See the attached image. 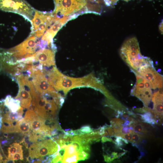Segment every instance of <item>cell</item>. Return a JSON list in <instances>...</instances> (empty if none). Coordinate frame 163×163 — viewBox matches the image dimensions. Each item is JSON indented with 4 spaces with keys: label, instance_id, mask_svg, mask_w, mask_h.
I'll return each instance as SVG.
<instances>
[{
    "label": "cell",
    "instance_id": "cell-1",
    "mask_svg": "<svg viewBox=\"0 0 163 163\" xmlns=\"http://www.w3.org/2000/svg\"><path fill=\"white\" fill-rule=\"evenodd\" d=\"M59 146L58 163H76L88 159L92 142L87 133L74 136L60 135L53 138Z\"/></svg>",
    "mask_w": 163,
    "mask_h": 163
},
{
    "label": "cell",
    "instance_id": "cell-2",
    "mask_svg": "<svg viewBox=\"0 0 163 163\" xmlns=\"http://www.w3.org/2000/svg\"><path fill=\"white\" fill-rule=\"evenodd\" d=\"M50 84L56 90L62 91L66 95L72 89L79 87H89L99 91L104 95L109 92L101 82L92 73L85 76L74 78L66 76L62 73L54 66L44 72Z\"/></svg>",
    "mask_w": 163,
    "mask_h": 163
},
{
    "label": "cell",
    "instance_id": "cell-3",
    "mask_svg": "<svg viewBox=\"0 0 163 163\" xmlns=\"http://www.w3.org/2000/svg\"><path fill=\"white\" fill-rule=\"evenodd\" d=\"M28 86L32 97L31 109L46 120L57 121L58 111L64 102L63 97L59 94L40 93L35 90L32 82Z\"/></svg>",
    "mask_w": 163,
    "mask_h": 163
},
{
    "label": "cell",
    "instance_id": "cell-4",
    "mask_svg": "<svg viewBox=\"0 0 163 163\" xmlns=\"http://www.w3.org/2000/svg\"><path fill=\"white\" fill-rule=\"evenodd\" d=\"M120 54L132 72L136 71L141 66L152 60L150 58L142 55L137 40L135 37L128 39L123 43Z\"/></svg>",
    "mask_w": 163,
    "mask_h": 163
},
{
    "label": "cell",
    "instance_id": "cell-5",
    "mask_svg": "<svg viewBox=\"0 0 163 163\" xmlns=\"http://www.w3.org/2000/svg\"><path fill=\"white\" fill-rule=\"evenodd\" d=\"M59 146L51 138L33 143L29 148L27 160L33 163L47 162L48 158L56 152Z\"/></svg>",
    "mask_w": 163,
    "mask_h": 163
},
{
    "label": "cell",
    "instance_id": "cell-6",
    "mask_svg": "<svg viewBox=\"0 0 163 163\" xmlns=\"http://www.w3.org/2000/svg\"><path fill=\"white\" fill-rule=\"evenodd\" d=\"M25 119L29 123L31 132L46 138L51 137L58 130L50 126L47 121L38 115L32 109H29L25 113Z\"/></svg>",
    "mask_w": 163,
    "mask_h": 163
},
{
    "label": "cell",
    "instance_id": "cell-7",
    "mask_svg": "<svg viewBox=\"0 0 163 163\" xmlns=\"http://www.w3.org/2000/svg\"><path fill=\"white\" fill-rule=\"evenodd\" d=\"M40 40L31 34L24 41L8 51L16 60L18 61L29 57L41 49Z\"/></svg>",
    "mask_w": 163,
    "mask_h": 163
},
{
    "label": "cell",
    "instance_id": "cell-8",
    "mask_svg": "<svg viewBox=\"0 0 163 163\" xmlns=\"http://www.w3.org/2000/svg\"><path fill=\"white\" fill-rule=\"evenodd\" d=\"M59 18L54 13L35 10L34 17L30 21L31 34L38 38L41 37L52 24Z\"/></svg>",
    "mask_w": 163,
    "mask_h": 163
},
{
    "label": "cell",
    "instance_id": "cell-9",
    "mask_svg": "<svg viewBox=\"0 0 163 163\" xmlns=\"http://www.w3.org/2000/svg\"><path fill=\"white\" fill-rule=\"evenodd\" d=\"M0 9L18 14L30 22L35 10L25 0H0Z\"/></svg>",
    "mask_w": 163,
    "mask_h": 163
},
{
    "label": "cell",
    "instance_id": "cell-10",
    "mask_svg": "<svg viewBox=\"0 0 163 163\" xmlns=\"http://www.w3.org/2000/svg\"><path fill=\"white\" fill-rule=\"evenodd\" d=\"M55 8L54 14L57 17L74 15L85 8L87 0H54Z\"/></svg>",
    "mask_w": 163,
    "mask_h": 163
},
{
    "label": "cell",
    "instance_id": "cell-11",
    "mask_svg": "<svg viewBox=\"0 0 163 163\" xmlns=\"http://www.w3.org/2000/svg\"><path fill=\"white\" fill-rule=\"evenodd\" d=\"M136 77V82L131 89L130 94L141 101L144 107H148L150 104L152 91L149 82L144 78L133 72Z\"/></svg>",
    "mask_w": 163,
    "mask_h": 163
},
{
    "label": "cell",
    "instance_id": "cell-12",
    "mask_svg": "<svg viewBox=\"0 0 163 163\" xmlns=\"http://www.w3.org/2000/svg\"><path fill=\"white\" fill-rule=\"evenodd\" d=\"M133 72L147 80L154 90L162 88V76L155 69L153 61L141 66L136 71Z\"/></svg>",
    "mask_w": 163,
    "mask_h": 163
},
{
    "label": "cell",
    "instance_id": "cell-13",
    "mask_svg": "<svg viewBox=\"0 0 163 163\" xmlns=\"http://www.w3.org/2000/svg\"><path fill=\"white\" fill-rule=\"evenodd\" d=\"M35 90L40 93L55 94L58 93L50 83L47 77L42 70H35L31 75Z\"/></svg>",
    "mask_w": 163,
    "mask_h": 163
},
{
    "label": "cell",
    "instance_id": "cell-14",
    "mask_svg": "<svg viewBox=\"0 0 163 163\" xmlns=\"http://www.w3.org/2000/svg\"><path fill=\"white\" fill-rule=\"evenodd\" d=\"M29 78L23 75H20L16 79L19 89L18 95L14 98L19 100L21 106L26 109L30 108L32 102V97L28 85Z\"/></svg>",
    "mask_w": 163,
    "mask_h": 163
},
{
    "label": "cell",
    "instance_id": "cell-15",
    "mask_svg": "<svg viewBox=\"0 0 163 163\" xmlns=\"http://www.w3.org/2000/svg\"><path fill=\"white\" fill-rule=\"evenodd\" d=\"M72 16L73 15L60 18L53 23L41 37L40 40L41 43L46 46L49 45L52 43L53 38L62 27L69 20L74 18Z\"/></svg>",
    "mask_w": 163,
    "mask_h": 163
},
{
    "label": "cell",
    "instance_id": "cell-16",
    "mask_svg": "<svg viewBox=\"0 0 163 163\" xmlns=\"http://www.w3.org/2000/svg\"><path fill=\"white\" fill-rule=\"evenodd\" d=\"M55 50L46 48L37 51L32 55L35 62H39L43 66H55Z\"/></svg>",
    "mask_w": 163,
    "mask_h": 163
},
{
    "label": "cell",
    "instance_id": "cell-17",
    "mask_svg": "<svg viewBox=\"0 0 163 163\" xmlns=\"http://www.w3.org/2000/svg\"><path fill=\"white\" fill-rule=\"evenodd\" d=\"M4 105L11 112H17L21 107L20 101L13 98L10 95H7L5 99H3Z\"/></svg>",
    "mask_w": 163,
    "mask_h": 163
},
{
    "label": "cell",
    "instance_id": "cell-18",
    "mask_svg": "<svg viewBox=\"0 0 163 163\" xmlns=\"http://www.w3.org/2000/svg\"><path fill=\"white\" fill-rule=\"evenodd\" d=\"M18 133L27 135L31 132L30 126L29 123L22 118L18 121Z\"/></svg>",
    "mask_w": 163,
    "mask_h": 163
},
{
    "label": "cell",
    "instance_id": "cell-19",
    "mask_svg": "<svg viewBox=\"0 0 163 163\" xmlns=\"http://www.w3.org/2000/svg\"><path fill=\"white\" fill-rule=\"evenodd\" d=\"M8 156L7 159L11 160L12 156L16 153L23 151L22 145L17 142H14L10 145L8 148Z\"/></svg>",
    "mask_w": 163,
    "mask_h": 163
},
{
    "label": "cell",
    "instance_id": "cell-20",
    "mask_svg": "<svg viewBox=\"0 0 163 163\" xmlns=\"http://www.w3.org/2000/svg\"><path fill=\"white\" fill-rule=\"evenodd\" d=\"M130 125L133 127V131L136 133L145 136V135L148 132L142 122H139L136 123H132Z\"/></svg>",
    "mask_w": 163,
    "mask_h": 163
},
{
    "label": "cell",
    "instance_id": "cell-21",
    "mask_svg": "<svg viewBox=\"0 0 163 163\" xmlns=\"http://www.w3.org/2000/svg\"><path fill=\"white\" fill-rule=\"evenodd\" d=\"M139 114L141 117L142 122L149 123L152 126L156 123L153 115L150 112H146L143 114Z\"/></svg>",
    "mask_w": 163,
    "mask_h": 163
},
{
    "label": "cell",
    "instance_id": "cell-22",
    "mask_svg": "<svg viewBox=\"0 0 163 163\" xmlns=\"http://www.w3.org/2000/svg\"><path fill=\"white\" fill-rule=\"evenodd\" d=\"M144 138L145 136L133 132L132 133V139L131 142L132 145L138 144Z\"/></svg>",
    "mask_w": 163,
    "mask_h": 163
},
{
    "label": "cell",
    "instance_id": "cell-23",
    "mask_svg": "<svg viewBox=\"0 0 163 163\" xmlns=\"http://www.w3.org/2000/svg\"><path fill=\"white\" fill-rule=\"evenodd\" d=\"M104 130L108 133L109 137H114L115 132L111 126L108 125L107 124L104 125Z\"/></svg>",
    "mask_w": 163,
    "mask_h": 163
},
{
    "label": "cell",
    "instance_id": "cell-24",
    "mask_svg": "<svg viewBox=\"0 0 163 163\" xmlns=\"http://www.w3.org/2000/svg\"><path fill=\"white\" fill-rule=\"evenodd\" d=\"M116 139L115 141L112 142L114 143L117 147H120L123 146L125 143L123 140V138L120 136H116Z\"/></svg>",
    "mask_w": 163,
    "mask_h": 163
},
{
    "label": "cell",
    "instance_id": "cell-25",
    "mask_svg": "<svg viewBox=\"0 0 163 163\" xmlns=\"http://www.w3.org/2000/svg\"><path fill=\"white\" fill-rule=\"evenodd\" d=\"M23 151L18 152L13 155L11 160H23Z\"/></svg>",
    "mask_w": 163,
    "mask_h": 163
},
{
    "label": "cell",
    "instance_id": "cell-26",
    "mask_svg": "<svg viewBox=\"0 0 163 163\" xmlns=\"http://www.w3.org/2000/svg\"><path fill=\"white\" fill-rule=\"evenodd\" d=\"M111 125L113 128L115 132V133L121 132V131L123 127L122 124H111Z\"/></svg>",
    "mask_w": 163,
    "mask_h": 163
},
{
    "label": "cell",
    "instance_id": "cell-27",
    "mask_svg": "<svg viewBox=\"0 0 163 163\" xmlns=\"http://www.w3.org/2000/svg\"><path fill=\"white\" fill-rule=\"evenodd\" d=\"M79 129L83 134L89 133L93 131L92 129L89 126H84Z\"/></svg>",
    "mask_w": 163,
    "mask_h": 163
},
{
    "label": "cell",
    "instance_id": "cell-28",
    "mask_svg": "<svg viewBox=\"0 0 163 163\" xmlns=\"http://www.w3.org/2000/svg\"><path fill=\"white\" fill-rule=\"evenodd\" d=\"M125 121V120L116 117L112 118L110 120V123L111 124L117 123L122 124Z\"/></svg>",
    "mask_w": 163,
    "mask_h": 163
},
{
    "label": "cell",
    "instance_id": "cell-29",
    "mask_svg": "<svg viewBox=\"0 0 163 163\" xmlns=\"http://www.w3.org/2000/svg\"><path fill=\"white\" fill-rule=\"evenodd\" d=\"M106 5L111 6L115 5L119 0H103Z\"/></svg>",
    "mask_w": 163,
    "mask_h": 163
},
{
    "label": "cell",
    "instance_id": "cell-30",
    "mask_svg": "<svg viewBox=\"0 0 163 163\" xmlns=\"http://www.w3.org/2000/svg\"><path fill=\"white\" fill-rule=\"evenodd\" d=\"M133 132V131H132L129 129V125L123 126L121 131V132L122 133L124 134L132 133Z\"/></svg>",
    "mask_w": 163,
    "mask_h": 163
},
{
    "label": "cell",
    "instance_id": "cell-31",
    "mask_svg": "<svg viewBox=\"0 0 163 163\" xmlns=\"http://www.w3.org/2000/svg\"><path fill=\"white\" fill-rule=\"evenodd\" d=\"M101 140L102 143H104L107 142H111L113 141L111 138L106 136H102Z\"/></svg>",
    "mask_w": 163,
    "mask_h": 163
},
{
    "label": "cell",
    "instance_id": "cell-32",
    "mask_svg": "<svg viewBox=\"0 0 163 163\" xmlns=\"http://www.w3.org/2000/svg\"><path fill=\"white\" fill-rule=\"evenodd\" d=\"M133 109L135 111L139 113H144L145 112V111L143 109V107L142 108H137L135 107L134 108H133Z\"/></svg>",
    "mask_w": 163,
    "mask_h": 163
},
{
    "label": "cell",
    "instance_id": "cell-33",
    "mask_svg": "<svg viewBox=\"0 0 163 163\" xmlns=\"http://www.w3.org/2000/svg\"><path fill=\"white\" fill-rule=\"evenodd\" d=\"M134 119H135L129 116L127 118L126 120H127L130 122L131 124V123H133Z\"/></svg>",
    "mask_w": 163,
    "mask_h": 163
},
{
    "label": "cell",
    "instance_id": "cell-34",
    "mask_svg": "<svg viewBox=\"0 0 163 163\" xmlns=\"http://www.w3.org/2000/svg\"><path fill=\"white\" fill-rule=\"evenodd\" d=\"M130 124V122L127 120H126L122 124V126L123 127L125 126H128Z\"/></svg>",
    "mask_w": 163,
    "mask_h": 163
},
{
    "label": "cell",
    "instance_id": "cell-35",
    "mask_svg": "<svg viewBox=\"0 0 163 163\" xmlns=\"http://www.w3.org/2000/svg\"><path fill=\"white\" fill-rule=\"evenodd\" d=\"M159 30L161 33L163 32V23L161 22L159 25Z\"/></svg>",
    "mask_w": 163,
    "mask_h": 163
},
{
    "label": "cell",
    "instance_id": "cell-36",
    "mask_svg": "<svg viewBox=\"0 0 163 163\" xmlns=\"http://www.w3.org/2000/svg\"><path fill=\"white\" fill-rule=\"evenodd\" d=\"M3 157L0 152V163L3 162Z\"/></svg>",
    "mask_w": 163,
    "mask_h": 163
},
{
    "label": "cell",
    "instance_id": "cell-37",
    "mask_svg": "<svg viewBox=\"0 0 163 163\" xmlns=\"http://www.w3.org/2000/svg\"><path fill=\"white\" fill-rule=\"evenodd\" d=\"M124 0L125 1H129L130 0Z\"/></svg>",
    "mask_w": 163,
    "mask_h": 163
}]
</instances>
